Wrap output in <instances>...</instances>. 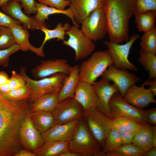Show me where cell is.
I'll return each mask as SVG.
<instances>
[{
  "mask_svg": "<svg viewBox=\"0 0 156 156\" xmlns=\"http://www.w3.org/2000/svg\"><path fill=\"white\" fill-rule=\"evenodd\" d=\"M1 26H0V28Z\"/></svg>",
  "mask_w": 156,
  "mask_h": 156,
  "instance_id": "51",
  "label": "cell"
},
{
  "mask_svg": "<svg viewBox=\"0 0 156 156\" xmlns=\"http://www.w3.org/2000/svg\"><path fill=\"white\" fill-rule=\"evenodd\" d=\"M145 153L131 144L122 145L106 153L104 156H142Z\"/></svg>",
  "mask_w": 156,
  "mask_h": 156,
  "instance_id": "33",
  "label": "cell"
},
{
  "mask_svg": "<svg viewBox=\"0 0 156 156\" xmlns=\"http://www.w3.org/2000/svg\"><path fill=\"white\" fill-rule=\"evenodd\" d=\"M14 156H36V154L25 148H22L14 154Z\"/></svg>",
  "mask_w": 156,
  "mask_h": 156,
  "instance_id": "46",
  "label": "cell"
},
{
  "mask_svg": "<svg viewBox=\"0 0 156 156\" xmlns=\"http://www.w3.org/2000/svg\"><path fill=\"white\" fill-rule=\"evenodd\" d=\"M79 66H71L69 75L65 79L58 94L59 103L68 98H73L77 86L79 81Z\"/></svg>",
  "mask_w": 156,
  "mask_h": 156,
  "instance_id": "23",
  "label": "cell"
},
{
  "mask_svg": "<svg viewBox=\"0 0 156 156\" xmlns=\"http://www.w3.org/2000/svg\"><path fill=\"white\" fill-rule=\"evenodd\" d=\"M36 13L33 17L40 23H45V20L48 21L49 16L50 15L62 14L69 17L71 20L73 25L79 27V26L75 21L73 13L69 8L67 9L62 10L36 2Z\"/></svg>",
  "mask_w": 156,
  "mask_h": 156,
  "instance_id": "24",
  "label": "cell"
},
{
  "mask_svg": "<svg viewBox=\"0 0 156 156\" xmlns=\"http://www.w3.org/2000/svg\"><path fill=\"white\" fill-rule=\"evenodd\" d=\"M16 43L20 46V50L24 51H30L38 56L44 57L43 51L39 47L36 48L31 45L29 40V33L28 30L21 25H14L9 28Z\"/></svg>",
  "mask_w": 156,
  "mask_h": 156,
  "instance_id": "22",
  "label": "cell"
},
{
  "mask_svg": "<svg viewBox=\"0 0 156 156\" xmlns=\"http://www.w3.org/2000/svg\"><path fill=\"white\" fill-rule=\"evenodd\" d=\"M136 1L137 10L135 13L156 10V0H136Z\"/></svg>",
  "mask_w": 156,
  "mask_h": 156,
  "instance_id": "39",
  "label": "cell"
},
{
  "mask_svg": "<svg viewBox=\"0 0 156 156\" xmlns=\"http://www.w3.org/2000/svg\"><path fill=\"white\" fill-rule=\"evenodd\" d=\"M58 94L51 92L41 96L32 103L30 112L40 111L52 112L59 103Z\"/></svg>",
  "mask_w": 156,
  "mask_h": 156,
  "instance_id": "26",
  "label": "cell"
},
{
  "mask_svg": "<svg viewBox=\"0 0 156 156\" xmlns=\"http://www.w3.org/2000/svg\"><path fill=\"white\" fill-rule=\"evenodd\" d=\"M66 35L68 36V38L63 41V44L75 51V61L86 58L95 50L96 46L93 41L88 38L76 25L70 26L66 31Z\"/></svg>",
  "mask_w": 156,
  "mask_h": 156,
  "instance_id": "8",
  "label": "cell"
},
{
  "mask_svg": "<svg viewBox=\"0 0 156 156\" xmlns=\"http://www.w3.org/2000/svg\"><path fill=\"white\" fill-rule=\"evenodd\" d=\"M21 24L18 21L0 11V26L9 28L13 25Z\"/></svg>",
  "mask_w": 156,
  "mask_h": 156,
  "instance_id": "42",
  "label": "cell"
},
{
  "mask_svg": "<svg viewBox=\"0 0 156 156\" xmlns=\"http://www.w3.org/2000/svg\"><path fill=\"white\" fill-rule=\"evenodd\" d=\"M11 0H0V8L6 4Z\"/></svg>",
  "mask_w": 156,
  "mask_h": 156,
  "instance_id": "50",
  "label": "cell"
},
{
  "mask_svg": "<svg viewBox=\"0 0 156 156\" xmlns=\"http://www.w3.org/2000/svg\"><path fill=\"white\" fill-rule=\"evenodd\" d=\"M15 43L9 28L5 27H1L0 49L7 48Z\"/></svg>",
  "mask_w": 156,
  "mask_h": 156,
  "instance_id": "36",
  "label": "cell"
},
{
  "mask_svg": "<svg viewBox=\"0 0 156 156\" xmlns=\"http://www.w3.org/2000/svg\"><path fill=\"white\" fill-rule=\"evenodd\" d=\"M81 24V30L93 41L102 39L107 34L106 20L103 7L90 13Z\"/></svg>",
  "mask_w": 156,
  "mask_h": 156,
  "instance_id": "10",
  "label": "cell"
},
{
  "mask_svg": "<svg viewBox=\"0 0 156 156\" xmlns=\"http://www.w3.org/2000/svg\"><path fill=\"white\" fill-rule=\"evenodd\" d=\"M31 94V90L26 83L21 87L10 90L3 96L10 100L17 101L29 100Z\"/></svg>",
  "mask_w": 156,
  "mask_h": 156,
  "instance_id": "35",
  "label": "cell"
},
{
  "mask_svg": "<svg viewBox=\"0 0 156 156\" xmlns=\"http://www.w3.org/2000/svg\"><path fill=\"white\" fill-rule=\"evenodd\" d=\"M71 66L67 60L64 59L42 60L40 63L32 68L31 72L35 80H38L61 73L68 75Z\"/></svg>",
  "mask_w": 156,
  "mask_h": 156,
  "instance_id": "14",
  "label": "cell"
},
{
  "mask_svg": "<svg viewBox=\"0 0 156 156\" xmlns=\"http://www.w3.org/2000/svg\"><path fill=\"white\" fill-rule=\"evenodd\" d=\"M122 145L120 133L117 130L112 129L106 137L104 145L101 149L100 156H104L106 153Z\"/></svg>",
  "mask_w": 156,
  "mask_h": 156,
  "instance_id": "34",
  "label": "cell"
},
{
  "mask_svg": "<svg viewBox=\"0 0 156 156\" xmlns=\"http://www.w3.org/2000/svg\"><path fill=\"white\" fill-rule=\"evenodd\" d=\"M26 68L21 67L20 73L25 79L26 83L30 86L32 94L29 100L32 103L38 98L48 93H58L61 89L68 75L63 73H57L48 77L38 79H33L26 73Z\"/></svg>",
  "mask_w": 156,
  "mask_h": 156,
  "instance_id": "5",
  "label": "cell"
},
{
  "mask_svg": "<svg viewBox=\"0 0 156 156\" xmlns=\"http://www.w3.org/2000/svg\"><path fill=\"white\" fill-rule=\"evenodd\" d=\"M82 118L102 148L112 129V119L102 113L96 107L85 111Z\"/></svg>",
  "mask_w": 156,
  "mask_h": 156,
  "instance_id": "7",
  "label": "cell"
},
{
  "mask_svg": "<svg viewBox=\"0 0 156 156\" xmlns=\"http://www.w3.org/2000/svg\"><path fill=\"white\" fill-rule=\"evenodd\" d=\"M112 125V129L120 133L138 131L142 125L131 120L120 117L113 118Z\"/></svg>",
  "mask_w": 156,
  "mask_h": 156,
  "instance_id": "31",
  "label": "cell"
},
{
  "mask_svg": "<svg viewBox=\"0 0 156 156\" xmlns=\"http://www.w3.org/2000/svg\"><path fill=\"white\" fill-rule=\"evenodd\" d=\"M142 85L144 86H149L148 88L154 96L156 95V79L147 80Z\"/></svg>",
  "mask_w": 156,
  "mask_h": 156,
  "instance_id": "45",
  "label": "cell"
},
{
  "mask_svg": "<svg viewBox=\"0 0 156 156\" xmlns=\"http://www.w3.org/2000/svg\"><path fill=\"white\" fill-rule=\"evenodd\" d=\"M81 118L63 124H56L41 133L43 144L55 141L69 142L75 135Z\"/></svg>",
  "mask_w": 156,
  "mask_h": 156,
  "instance_id": "16",
  "label": "cell"
},
{
  "mask_svg": "<svg viewBox=\"0 0 156 156\" xmlns=\"http://www.w3.org/2000/svg\"><path fill=\"white\" fill-rule=\"evenodd\" d=\"M140 51L156 54V27L144 32L141 37Z\"/></svg>",
  "mask_w": 156,
  "mask_h": 156,
  "instance_id": "32",
  "label": "cell"
},
{
  "mask_svg": "<svg viewBox=\"0 0 156 156\" xmlns=\"http://www.w3.org/2000/svg\"><path fill=\"white\" fill-rule=\"evenodd\" d=\"M101 76L112 81L123 96L130 87L141 81L139 77L133 73L127 70L118 68L113 64L109 66Z\"/></svg>",
  "mask_w": 156,
  "mask_h": 156,
  "instance_id": "13",
  "label": "cell"
},
{
  "mask_svg": "<svg viewBox=\"0 0 156 156\" xmlns=\"http://www.w3.org/2000/svg\"><path fill=\"white\" fill-rule=\"evenodd\" d=\"M98 98L96 108L109 118H113L110 112L109 102L113 95L119 92L118 89L114 83L111 84L106 79L102 78L99 81L92 84Z\"/></svg>",
  "mask_w": 156,
  "mask_h": 156,
  "instance_id": "15",
  "label": "cell"
},
{
  "mask_svg": "<svg viewBox=\"0 0 156 156\" xmlns=\"http://www.w3.org/2000/svg\"><path fill=\"white\" fill-rule=\"evenodd\" d=\"M69 8L76 23L81 24L90 13L103 7L104 0H70Z\"/></svg>",
  "mask_w": 156,
  "mask_h": 156,
  "instance_id": "19",
  "label": "cell"
},
{
  "mask_svg": "<svg viewBox=\"0 0 156 156\" xmlns=\"http://www.w3.org/2000/svg\"><path fill=\"white\" fill-rule=\"evenodd\" d=\"M38 1L40 3L62 10L69 6L70 3V0H38Z\"/></svg>",
  "mask_w": 156,
  "mask_h": 156,
  "instance_id": "40",
  "label": "cell"
},
{
  "mask_svg": "<svg viewBox=\"0 0 156 156\" xmlns=\"http://www.w3.org/2000/svg\"><path fill=\"white\" fill-rule=\"evenodd\" d=\"M19 3L10 1L1 8L2 11L19 21L27 30H41L43 26L48 27L45 23H40L23 12Z\"/></svg>",
  "mask_w": 156,
  "mask_h": 156,
  "instance_id": "17",
  "label": "cell"
},
{
  "mask_svg": "<svg viewBox=\"0 0 156 156\" xmlns=\"http://www.w3.org/2000/svg\"><path fill=\"white\" fill-rule=\"evenodd\" d=\"M103 8L109 41L120 44L129 39V25L136 12V0H104Z\"/></svg>",
  "mask_w": 156,
  "mask_h": 156,
  "instance_id": "2",
  "label": "cell"
},
{
  "mask_svg": "<svg viewBox=\"0 0 156 156\" xmlns=\"http://www.w3.org/2000/svg\"><path fill=\"white\" fill-rule=\"evenodd\" d=\"M20 49V46L16 43L7 48L0 49V66H8L10 55Z\"/></svg>",
  "mask_w": 156,
  "mask_h": 156,
  "instance_id": "37",
  "label": "cell"
},
{
  "mask_svg": "<svg viewBox=\"0 0 156 156\" xmlns=\"http://www.w3.org/2000/svg\"><path fill=\"white\" fill-rule=\"evenodd\" d=\"M134 15L136 27L139 31L144 32L156 27V10L136 13Z\"/></svg>",
  "mask_w": 156,
  "mask_h": 156,
  "instance_id": "28",
  "label": "cell"
},
{
  "mask_svg": "<svg viewBox=\"0 0 156 156\" xmlns=\"http://www.w3.org/2000/svg\"><path fill=\"white\" fill-rule=\"evenodd\" d=\"M146 118L148 125L155 126L156 125V109L153 107L147 110Z\"/></svg>",
  "mask_w": 156,
  "mask_h": 156,
  "instance_id": "44",
  "label": "cell"
},
{
  "mask_svg": "<svg viewBox=\"0 0 156 156\" xmlns=\"http://www.w3.org/2000/svg\"><path fill=\"white\" fill-rule=\"evenodd\" d=\"M9 85L10 90L18 88L25 86L26 84L25 79L20 73H17L12 70L11 75L9 78Z\"/></svg>",
  "mask_w": 156,
  "mask_h": 156,
  "instance_id": "38",
  "label": "cell"
},
{
  "mask_svg": "<svg viewBox=\"0 0 156 156\" xmlns=\"http://www.w3.org/2000/svg\"><path fill=\"white\" fill-rule=\"evenodd\" d=\"M140 53L138 62L149 73V77L147 80L156 79V54L140 51Z\"/></svg>",
  "mask_w": 156,
  "mask_h": 156,
  "instance_id": "30",
  "label": "cell"
},
{
  "mask_svg": "<svg viewBox=\"0 0 156 156\" xmlns=\"http://www.w3.org/2000/svg\"><path fill=\"white\" fill-rule=\"evenodd\" d=\"M9 78V75L5 72L0 71V85L8 83Z\"/></svg>",
  "mask_w": 156,
  "mask_h": 156,
  "instance_id": "47",
  "label": "cell"
},
{
  "mask_svg": "<svg viewBox=\"0 0 156 156\" xmlns=\"http://www.w3.org/2000/svg\"><path fill=\"white\" fill-rule=\"evenodd\" d=\"M113 64L112 60L107 49L94 52L79 66V81L92 84L109 66Z\"/></svg>",
  "mask_w": 156,
  "mask_h": 156,
  "instance_id": "3",
  "label": "cell"
},
{
  "mask_svg": "<svg viewBox=\"0 0 156 156\" xmlns=\"http://www.w3.org/2000/svg\"><path fill=\"white\" fill-rule=\"evenodd\" d=\"M59 156H81V155L79 153L70 151L68 149L61 153Z\"/></svg>",
  "mask_w": 156,
  "mask_h": 156,
  "instance_id": "48",
  "label": "cell"
},
{
  "mask_svg": "<svg viewBox=\"0 0 156 156\" xmlns=\"http://www.w3.org/2000/svg\"><path fill=\"white\" fill-rule=\"evenodd\" d=\"M12 1L21 3L24 12L29 16L31 14L36 13V0H11Z\"/></svg>",
  "mask_w": 156,
  "mask_h": 156,
  "instance_id": "41",
  "label": "cell"
},
{
  "mask_svg": "<svg viewBox=\"0 0 156 156\" xmlns=\"http://www.w3.org/2000/svg\"><path fill=\"white\" fill-rule=\"evenodd\" d=\"M139 38V34H133L129 37L127 42L122 44L109 40L104 42L112 60L113 64L116 68L135 71L137 70L135 65L129 60L128 56L133 44Z\"/></svg>",
  "mask_w": 156,
  "mask_h": 156,
  "instance_id": "9",
  "label": "cell"
},
{
  "mask_svg": "<svg viewBox=\"0 0 156 156\" xmlns=\"http://www.w3.org/2000/svg\"><path fill=\"white\" fill-rule=\"evenodd\" d=\"M144 85L139 87L134 84L129 88L123 96L127 103L138 108L143 109L151 103H155L154 95Z\"/></svg>",
  "mask_w": 156,
  "mask_h": 156,
  "instance_id": "18",
  "label": "cell"
},
{
  "mask_svg": "<svg viewBox=\"0 0 156 156\" xmlns=\"http://www.w3.org/2000/svg\"><path fill=\"white\" fill-rule=\"evenodd\" d=\"M132 144L144 152L153 147H156V126L142 125Z\"/></svg>",
  "mask_w": 156,
  "mask_h": 156,
  "instance_id": "21",
  "label": "cell"
},
{
  "mask_svg": "<svg viewBox=\"0 0 156 156\" xmlns=\"http://www.w3.org/2000/svg\"><path fill=\"white\" fill-rule=\"evenodd\" d=\"M70 24L66 23L63 25L62 22L59 23L55 28L50 29L45 26H43L41 29L45 35L43 41L41 46L39 47L41 50L43 51L44 46L46 42L51 39L57 38L58 40L63 41L66 39L65 37L66 31L68 30Z\"/></svg>",
  "mask_w": 156,
  "mask_h": 156,
  "instance_id": "29",
  "label": "cell"
},
{
  "mask_svg": "<svg viewBox=\"0 0 156 156\" xmlns=\"http://www.w3.org/2000/svg\"><path fill=\"white\" fill-rule=\"evenodd\" d=\"M68 142L55 141L44 143L36 153V156H59L68 149Z\"/></svg>",
  "mask_w": 156,
  "mask_h": 156,
  "instance_id": "27",
  "label": "cell"
},
{
  "mask_svg": "<svg viewBox=\"0 0 156 156\" xmlns=\"http://www.w3.org/2000/svg\"><path fill=\"white\" fill-rule=\"evenodd\" d=\"M144 156H156V147H153L147 151L145 152Z\"/></svg>",
  "mask_w": 156,
  "mask_h": 156,
  "instance_id": "49",
  "label": "cell"
},
{
  "mask_svg": "<svg viewBox=\"0 0 156 156\" xmlns=\"http://www.w3.org/2000/svg\"><path fill=\"white\" fill-rule=\"evenodd\" d=\"M73 98L82 106L84 111L96 107L98 103L97 95L92 85L85 81L79 82Z\"/></svg>",
  "mask_w": 156,
  "mask_h": 156,
  "instance_id": "20",
  "label": "cell"
},
{
  "mask_svg": "<svg viewBox=\"0 0 156 156\" xmlns=\"http://www.w3.org/2000/svg\"><path fill=\"white\" fill-rule=\"evenodd\" d=\"M29 109L27 101H14L0 93V156H14L22 148L19 131Z\"/></svg>",
  "mask_w": 156,
  "mask_h": 156,
  "instance_id": "1",
  "label": "cell"
},
{
  "mask_svg": "<svg viewBox=\"0 0 156 156\" xmlns=\"http://www.w3.org/2000/svg\"><path fill=\"white\" fill-rule=\"evenodd\" d=\"M29 114L34 125L41 133L56 124L51 112L38 111Z\"/></svg>",
  "mask_w": 156,
  "mask_h": 156,
  "instance_id": "25",
  "label": "cell"
},
{
  "mask_svg": "<svg viewBox=\"0 0 156 156\" xmlns=\"http://www.w3.org/2000/svg\"><path fill=\"white\" fill-rule=\"evenodd\" d=\"M84 112L75 99L68 98L59 103L51 113L56 124H63L82 118Z\"/></svg>",
  "mask_w": 156,
  "mask_h": 156,
  "instance_id": "12",
  "label": "cell"
},
{
  "mask_svg": "<svg viewBox=\"0 0 156 156\" xmlns=\"http://www.w3.org/2000/svg\"><path fill=\"white\" fill-rule=\"evenodd\" d=\"M138 131L120 133L122 145L131 144Z\"/></svg>",
  "mask_w": 156,
  "mask_h": 156,
  "instance_id": "43",
  "label": "cell"
},
{
  "mask_svg": "<svg viewBox=\"0 0 156 156\" xmlns=\"http://www.w3.org/2000/svg\"><path fill=\"white\" fill-rule=\"evenodd\" d=\"M18 137L22 147L34 153L43 144L41 133L34 125L29 113L21 122Z\"/></svg>",
  "mask_w": 156,
  "mask_h": 156,
  "instance_id": "11",
  "label": "cell"
},
{
  "mask_svg": "<svg viewBox=\"0 0 156 156\" xmlns=\"http://www.w3.org/2000/svg\"><path fill=\"white\" fill-rule=\"evenodd\" d=\"M110 112L112 118H127L142 125H148L147 110L137 108L127 102L119 92L115 93L109 102Z\"/></svg>",
  "mask_w": 156,
  "mask_h": 156,
  "instance_id": "6",
  "label": "cell"
},
{
  "mask_svg": "<svg viewBox=\"0 0 156 156\" xmlns=\"http://www.w3.org/2000/svg\"><path fill=\"white\" fill-rule=\"evenodd\" d=\"M101 148L82 117L75 135L68 142V150L81 156H100Z\"/></svg>",
  "mask_w": 156,
  "mask_h": 156,
  "instance_id": "4",
  "label": "cell"
}]
</instances>
